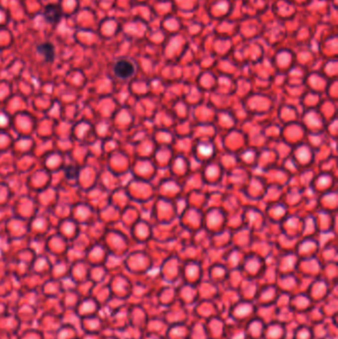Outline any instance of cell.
<instances>
[{
    "label": "cell",
    "instance_id": "3",
    "mask_svg": "<svg viewBox=\"0 0 338 339\" xmlns=\"http://www.w3.org/2000/svg\"><path fill=\"white\" fill-rule=\"evenodd\" d=\"M37 53L44 58L48 63H51L55 59V46L51 42H45L37 47Z\"/></svg>",
    "mask_w": 338,
    "mask_h": 339
},
{
    "label": "cell",
    "instance_id": "1",
    "mask_svg": "<svg viewBox=\"0 0 338 339\" xmlns=\"http://www.w3.org/2000/svg\"><path fill=\"white\" fill-rule=\"evenodd\" d=\"M113 73L120 80H128L134 75L135 66L129 60L121 59L114 64Z\"/></svg>",
    "mask_w": 338,
    "mask_h": 339
},
{
    "label": "cell",
    "instance_id": "2",
    "mask_svg": "<svg viewBox=\"0 0 338 339\" xmlns=\"http://www.w3.org/2000/svg\"><path fill=\"white\" fill-rule=\"evenodd\" d=\"M44 18L47 23L58 24L62 18V12L57 4H49L44 10Z\"/></svg>",
    "mask_w": 338,
    "mask_h": 339
}]
</instances>
